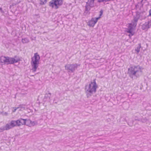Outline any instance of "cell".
I'll return each mask as SVG.
<instances>
[{
  "label": "cell",
  "instance_id": "cell-1",
  "mask_svg": "<svg viewBox=\"0 0 151 151\" xmlns=\"http://www.w3.org/2000/svg\"><path fill=\"white\" fill-rule=\"evenodd\" d=\"M37 125V122L36 121H32L28 119H23L20 118L19 119L16 121H12L9 123L7 124L5 126L1 128V131H5V130H9L10 128L17 127V126H20L21 125H27V126H33Z\"/></svg>",
  "mask_w": 151,
  "mask_h": 151
},
{
  "label": "cell",
  "instance_id": "cell-2",
  "mask_svg": "<svg viewBox=\"0 0 151 151\" xmlns=\"http://www.w3.org/2000/svg\"><path fill=\"white\" fill-rule=\"evenodd\" d=\"M144 68L140 65L131 66L128 68V74L132 79H136L139 77L142 74Z\"/></svg>",
  "mask_w": 151,
  "mask_h": 151
},
{
  "label": "cell",
  "instance_id": "cell-3",
  "mask_svg": "<svg viewBox=\"0 0 151 151\" xmlns=\"http://www.w3.org/2000/svg\"><path fill=\"white\" fill-rule=\"evenodd\" d=\"M98 88V85L96 83V79L91 81L85 85V94L87 97H89L91 96L93 94L96 92Z\"/></svg>",
  "mask_w": 151,
  "mask_h": 151
},
{
  "label": "cell",
  "instance_id": "cell-4",
  "mask_svg": "<svg viewBox=\"0 0 151 151\" xmlns=\"http://www.w3.org/2000/svg\"><path fill=\"white\" fill-rule=\"evenodd\" d=\"M140 17V14L137 13L135 17L133 18V20L131 23H129L128 26L127 28L126 29V32L128 33L130 37H131L134 35L135 33L136 29L138 20H139Z\"/></svg>",
  "mask_w": 151,
  "mask_h": 151
},
{
  "label": "cell",
  "instance_id": "cell-5",
  "mask_svg": "<svg viewBox=\"0 0 151 151\" xmlns=\"http://www.w3.org/2000/svg\"><path fill=\"white\" fill-rule=\"evenodd\" d=\"M21 60V58L16 56L14 57L1 56V62L3 65L14 64L19 63Z\"/></svg>",
  "mask_w": 151,
  "mask_h": 151
},
{
  "label": "cell",
  "instance_id": "cell-6",
  "mask_svg": "<svg viewBox=\"0 0 151 151\" xmlns=\"http://www.w3.org/2000/svg\"><path fill=\"white\" fill-rule=\"evenodd\" d=\"M40 57L38 53H36L34 56L32 57L31 59V66H32V70L33 72H36L37 71L39 63H40Z\"/></svg>",
  "mask_w": 151,
  "mask_h": 151
},
{
  "label": "cell",
  "instance_id": "cell-7",
  "mask_svg": "<svg viewBox=\"0 0 151 151\" xmlns=\"http://www.w3.org/2000/svg\"><path fill=\"white\" fill-rule=\"evenodd\" d=\"M103 9H101L100 11L99 16L97 17H93V18H92L91 20H89V21L87 22V25L89 27H91V28H93V27H95L98 21L101 18V17H103Z\"/></svg>",
  "mask_w": 151,
  "mask_h": 151
},
{
  "label": "cell",
  "instance_id": "cell-8",
  "mask_svg": "<svg viewBox=\"0 0 151 151\" xmlns=\"http://www.w3.org/2000/svg\"><path fill=\"white\" fill-rule=\"evenodd\" d=\"M63 2L62 0H53L49 2V5L54 9H58L63 5Z\"/></svg>",
  "mask_w": 151,
  "mask_h": 151
},
{
  "label": "cell",
  "instance_id": "cell-9",
  "mask_svg": "<svg viewBox=\"0 0 151 151\" xmlns=\"http://www.w3.org/2000/svg\"><path fill=\"white\" fill-rule=\"evenodd\" d=\"M94 4H95V1L89 0L87 1L86 5H85V9L84 13V15H87L88 13L91 9L94 6Z\"/></svg>",
  "mask_w": 151,
  "mask_h": 151
},
{
  "label": "cell",
  "instance_id": "cell-10",
  "mask_svg": "<svg viewBox=\"0 0 151 151\" xmlns=\"http://www.w3.org/2000/svg\"><path fill=\"white\" fill-rule=\"evenodd\" d=\"M79 66V65L77 64H67L65 66V68L68 72L73 73L75 72Z\"/></svg>",
  "mask_w": 151,
  "mask_h": 151
},
{
  "label": "cell",
  "instance_id": "cell-11",
  "mask_svg": "<svg viewBox=\"0 0 151 151\" xmlns=\"http://www.w3.org/2000/svg\"><path fill=\"white\" fill-rule=\"evenodd\" d=\"M151 27V20H150L147 22H145L141 26V28L143 30H146Z\"/></svg>",
  "mask_w": 151,
  "mask_h": 151
},
{
  "label": "cell",
  "instance_id": "cell-12",
  "mask_svg": "<svg viewBox=\"0 0 151 151\" xmlns=\"http://www.w3.org/2000/svg\"><path fill=\"white\" fill-rule=\"evenodd\" d=\"M141 48V44H139L137 47H136V48L135 49V50L136 54H138L139 53L140 51V49Z\"/></svg>",
  "mask_w": 151,
  "mask_h": 151
},
{
  "label": "cell",
  "instance_id": "cell-13",
  "mask_svg": "<svg viewBox=\"0 0 151 151\" xmlns=\"http://www.w3.org/2000/svg\"><path fill=\"white\" fill-rule=\"evenodd\" d=\"M47 2V1H40V4L41 5H44Z\"/></svg>",
  "mask_w": 151,
  "mask_h": 151
},
{
  "label": "cell",
  "instance_id": "cell-14",
  "mask_svg": "<svg viewBox=\"0 0 151 151\" xmlns=\"http://www.w3.org/2000/svg\"><path fill=\"white\" fill-rule=\"evenodd\" d=\"M27 40H28V39L27 38H25V39H23L22 40V41H24L25 40V41L24 42H23V43H27L28 42V41H27Z\"/></svg>",
  "mask_w": 151,
  "mask_h": 151
},
{
  "label": "cell",
  "instance_id": "cell-15",
  "mask_svg": "<svg viewBox=\"0 0 151 151\" xmlns=\"http://www.w3.org/2000/svg\"><path fill=\"white\" fill-rule=\"evenodd\" d=\"M149 16L151 17V9L149 11Z\"/></svg>",
  "mask_w": 151,
  "mask_h": 151
}]
</instances>
